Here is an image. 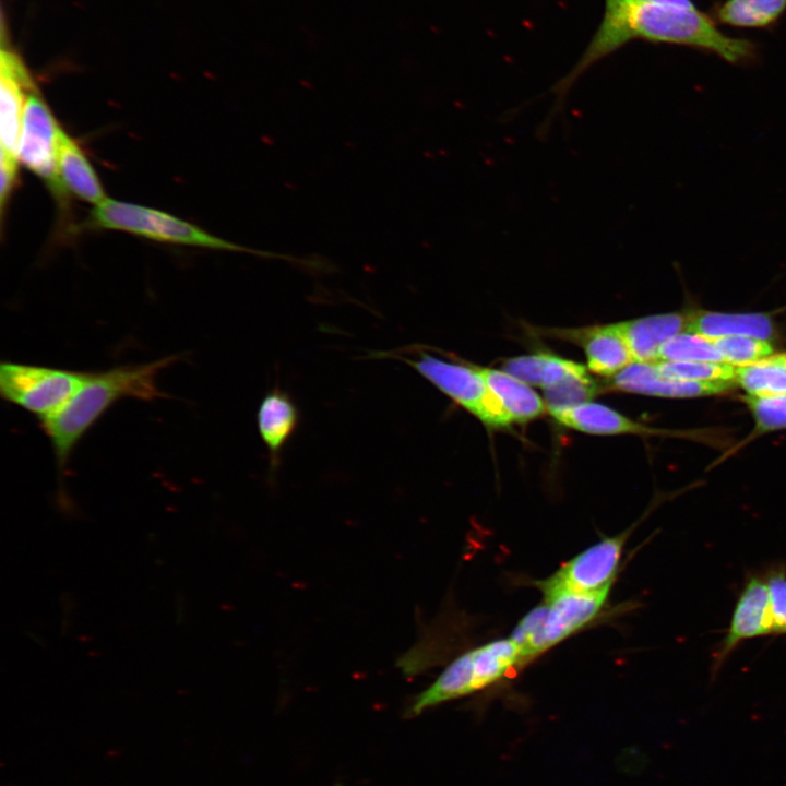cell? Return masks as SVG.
<instances>
[{"mask_svg": "<svg viewBox=\"0 0 786 786\" xmlns=\"http://www.w3.org/2000/svg\"><path fill=\"white\" fill-rule=\"evenodd\" d=\"M546 358L545 353L514 357L504 362L503 371L528 385L540 388Z\"/></svg>", "mask_w": 786, "mask_h": 786, "instance_id": "28", "label": "cell"}, {"mask_svg": "<svg viewBox=\"0 0 786 786\" xmlns=\"http://www.w3.org/2000/svg\"><path fill=\"white\" fill-rule=\"evenodd\" d=\"M688 314L665 313L618 322L636 362L659 361L662 345L686 329Z\"/></svg>", "mask_w": 786, "mask_h": 786, "instance_id": "15", "label": "cell"}, {"mask_svg": "<svg viewBox=\"0 0 786 786\" xmlns=\"http://www.w3.org/2000/svg\"><path fill=\"white\" fill-rule=\"evenodd\" d=\"M610 590L543 594L541 602L516 623L510 635L522 650V666L593 622L602 614Z\"/></svg>", "mask_w": 786, "mask_h": 786, "instance_id": "4", "label": "cell"}, {"mask_svg": "<svg viewBox=\"0 0 786 786\" xmlns=\"http://www.w3.org/2000/svg\"><path fill=\"white\" fill-rule=\"evenodd\" d=\"M632 528L604 537L582 550L551 575L535 582L541 594L556 591L597 592L611 587Z\"/></svg>", "mask_w": 786, "mask_h": 786, "instance_id": "8", "label": "cell"}, {"mask_svg": "<svg viewBox=\"0 0 786 786\" xmlns=\"http://www.w3.org/2000/svg\"><path fill=\"white\" fill-rule=\"evenodd\" d=\"M617 390L665 397H692L726 392L733 382L670 380L663 377L655 362H633L617 373L611 382Z\"/></svg>", "mask_w": 786, "mask_h": 786, "instance_id": "14", "label": "cell"}, {"mask_svg": "<svg viewBox=\"0 0 786 786\" xmlns=\"http://www.w3.org/2000/svg\"><path fill=\"white\" fill-rule=\"evenodd\" d=\"M632 39L694 47L729 62L753 55L750 41L725 35L690 0H606L602 22L582 57L549 88L555 100L539 123L540 130L548 132L553 120L563 115L568 93L590 67Z\"/></svg>", "mask_w": 786, "mask_h": 786, "instance_id": "1", "label": "cell"}, {"mask_svg": "<svg viewBox=\"0 0 786 786\" xmlns=\"http://www.w3.org/2000/svg\"><path fill=\"white\" fill-rule=\"evenodd\" d=\"M597 385L584 366L577 364L563 379L544 390L548 412L588 402L597 392Z\"/></svg>", "mask_w": 786, "mask_h": 786, "instance_id": "22", "label": "cell"}, {"mask_svg": "<svg viewBox=\"0 0 786 786\" xmlns=\"http://www.w3.org/2000/svg\"><path fill=\"white\" fill-rule=\"evenodd\" d=\"M57 164L60 179L72 194L94 206L107 199L82 148L61 126L57 134Z\"/></svg>", "mask_w": 786, "mask_h": 786, "instance_id": "16", "label": "cell"}, {"mask_svg": "<svg viewBox=\"0 0 786 786\" xmlns=\"http://www.w3.org/2000/svg\"><path fill=\"white\" fill-rule=\"evenodd\" d=\"M476 368L500 402L511 424L532 420L546 409L539 395L525 382L503 370L478 366Z\"/></svg>", "mask_w": 786, "mask_h": 786, "instance_id": "18", "label": "cell"}, {"mask_svg": "<svg viewBox=\"0 0 786 786\" xmlns=\"http://www.w3.org/2000/svg\"><path fill=\"white\" fill-rule=\"evenodd\" d=\"M686 330L707 337L750 336L767 340L773 333L770 318L762 313H688Z\"/></svg>", "mask_w": 786, "mask_h": 786, "instance_id": "19", "label": "cell"}, {"mask_svg": "<svg viewBox=\"0 0 786 786\" xmlns=\"http://www.w3.org/2000/svg\"><path fill=\"white\" fill-rule=\"evenodd\" d=\"M179 358V355H170L148 362L88 371L70 400L52 416L39 421L50 441L59 473L67 472L75 446L117 402L124 398L152 402L167 397L157 378Z\"/></svg>", "mask_w": 786, "mask_h": 786, "instance_id": "2", "label": "cell"}, {"mask_svg": "<svg viewBox=\"0 0 786 786\" xmlns=\"http://www.w3.org/2000/svg\"><path fill=\"white\" fill-rule=\"evenodd\" d=\"M786 10V0H726L717 20L735 27L759 28L773 24Z\"/></svg>", "mask_w": 786, "mask_h": 786, "instance_id": "21", "label": "cell"}, {"mask_svg": "<svg viewBox=\"0 0 786 786\" xmlns=\"http://www.w3.org/2000/svg\"><path fill=\"white\" fill-rule=\"evenodd\" d=\"M659 373L670 380L700 381V382H733L735 381V367L727 362L714 361H657Z\"/></svg>", "mask_w": 786, "mask_h": 786, "instance_id": "24", "label": "cell"}, {"mask_svg": "<svg viewBox=\"0 0 786 786\" xmlns=\"http://www.w3.org/2000/svg\"><path fill=\"white\" fill-rule=\"evenodd\" d=\"M722 354L724 361L741 367L754 364L773 353L772 345L766 340L750 336H720L711 337Z\"/></svg>", "mask_w": 786, "mask_h": 786, "instance_id": "25", "label": "cell"}, {"mask_svg": "<svg viewBox=\"0 0 786 786\" xmlns=\"http://www.w3.org/2000/svg\"><path fill=\"white\" fill-rule=\"evenodd\" d=\"M735 382L749 395H786V354L767 356L754 364L736 367Z\"/></svg>", "mask_w": 786, "mask_h": 786, "instance_id": "20", "label": "cell"}, {"mask_svg": "<svg viewBox=\"0 0 786 786\" xmlns=\"http://www.w3.org/2000/svg\"><path fill=\"white\" fill-rule=\"evenodd\" d=\"M758 428L762 431L786 428V395L746 397Z\"/></svg>", "mask_w": 786, "mask_h": 786, "instance_id": "27", "label": "cell"}, {"mask_svg": "<svg viewBox=\"0 0 786 786\" xmlns=\"http://www.w3.org/2000/svg\"><path fill=\"white\" fill-rule=\"evenodd\" d=\"M1 168V188H0V204H1V216L3 219V213L5 205L10 199V195L17 183V169L19 159L13 157L5 152L1 151L0 157Z\"/></svg>", "mask_w": 786, "mask_h": 786, "instance_id": "29", "label": "cell"}, {"mask_svg": "<svg viewBox=\"0 0 786 786\" xmlns=\"http://www.w3.org/2000/svg\"><path fill=\"white\" fill-rule=\"evenodd\" d=\"M90 226L126 231L162 242L248 252L262 258L298 262V259L287 254L254 250L215 237L195 225L162 211L108 198L94 206L90 215Z\"/></svg>", "mask_w": 786, "mask_h": 786, "instance_id": "6", "label": "cell"}, {"mask_svg": "<svg viewBox=\"0 0 786 786\" xmlns=\"http://www.w3.org/2000/svg\"><path fill=\"white\" fill-rule=\"evenodd\" d=\"M725 362L711 337L696 333H678L666 341L659 350V361Z\"/></svg>", "mask_w": 786, "mask_h": 786, "instance_id": "23", "label": "cell"}, {"mask_svg": "<svg viewBox=\"0 0 786 786\" xmlns=\"http://www.w3.org/2000/svg\"><path fill=\"white\" fill-rule=\"evenodd\" d=\"M764 574L773 621V635H786V564L776 563Z\"/></svg>", "mask_w": 786, "mask_h": 786, "instance_id": "26", "label": "cell"}, {"mask_svg": "<svg viewBox=\"0 0 786 786\" xmlns=\"http://www.w3.org/2000/svg\"><path fill=\"white\" fill-rule=\"evenodd\" d=\"M299 422L298 406L288 392L276 385L265 393L257 410V427L267 451L272 476L277 472L284 449L295 436Z\"/></svg>", "mask_w": 786, "mask_h": 786, "instance_id": "13", "label": "cell"}, {"mask_svg": "<svg viewBox=\"0 0 786 786\" xmlns=\"http://www.w3.org/2000/svg\"><path fill=\"white\" fill-rule=\"evenodd\" d=\"M549 414L561 425L592 434L655 433V430L605 405L584 402Z\"/></svg>", "mask_w": 786, "mask_h": 786, "instance_id": "17", "label": "cell"}, {"mask_svg": "<svg viewBox=\"0 0 786 786\" xmlns=\"http://www.w3.org/2000/svg\"><path fill=\"white\" fill-rule=\"evenodd\" d=\"M378 358L403 361L455 404L476 416L490 428L511 424L500 402L488 389L476 366L460 359H442L424 345H409L400 349L373 353Z\"/></svg>", "mask_w": 786, "mask_h": 786, "instance_id": "5", "label": "cell"}, {"mask_svg": "<svg viewBox=\"0 0 786 786\" xmlns=\"http://www.w3.org/2000/svg\"><path fill=\"white\" fill-rule=\"evenodd\" d=\"M522 667V650L511 636L472 647L451 660L433 682L413 698L404 716L415 717L433 706L485 690Z\"/></svg>", "mask_w": 786, "mask_h": 786, "instance_id": "3", "label": "cell"}, {"mask_svg": "<svg viewBox=\"0 0 786 786\" xmlns=\"http://www.w3.org/2000/svg\"><path fill=\"white\" fill-rule=\"evenodd\" d=\"M88 371L2 361L0 393L3 400L39 421L57 413L82 385Z\"/></svg>", "mask_w": 786, "mask_h": 786, "instance_id": "7", "label": "cell"}, {"mask_svg": "<svg viewBox=\"0 0 786 786\" xmlns=\"http://www.w3.org/2000/svg\"><path fill=\"white\" fill-rule=\"evenodd\" d=\"M34 90L36 85L23 60L3 47L0 53L1 151L17 159L24 108Z\"/></svg>", "mask_w": 786, "mask_h": 786, "instance_id": "11", "label": "cell"}, {"mask_svg": "<svg viewBox=\"0 0 786 786\" xmlns=\"http://www.w3.org/2000/svg\"><path fill=\"white\" fill-rule=\"evenodd\" d=\"M767 635H773L767 584L764 574L751 573L746 577L726 634L713 654L712 672L717 674L742 642Z\"/></svg>", "mask_w": 786, "mask_h": 786, "instance_id": "10", "label": "cell"}, {"mask_svg": "<svg viewBox=\"0 0 786 786\" xmlns=\"http://www.w3.org/2000/svg\"><path fill=\"white\" fill-rule=\"evenodd\" d=\"M60 124L37 88L25 104L17 157L38 176L61 205L66 204L67 189L57 164V134Z\"/></svg>", "mask_w": 786, "mask_h": 786, "instance_id": "9", "label": "cell"}, {"mask_svg": "<svg viewBox=\"0 0 786 786\" xmlns=\"http://www.w3.org/2000/svg\"><path fill=\"white\" fill-rule=\"evenodd\" d=\"M548 334L582 346L590 370L599 376L614 377L635 362L618 323L572 330L558 329L549 331Z\"/></svg>", "mask_w": 786, "mask_h": 786, "instance_id": "12", "label": "cell"}]
</instances>
